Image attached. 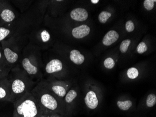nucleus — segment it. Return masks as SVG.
Returning <instances> with one entry per match:
<instances>
[{
	"mask_svg": "<svg viewBox=\"0 0 156 117\" xmlns=\"http://www.w3.org/2000/svg\"><path fill=\"white\" fill-rule=\"evenodd\" d=\"M8 77L10 81L12 103L35 87L32 79L17 66L11 69Z\"/></svg>",
	"mask_w": 156,
	"mask_h": 117,
	"instance_id": "1",
	"label": "nucleus"
},
{
	"mask_svg": "<svg viewBox=\"0 0 156 117\" xmlns=\"http://www.w3.org/2000/svg\"><path fill=\"white\" fill-rule=\"evenodd\" d=\"M13 104V114L20 117H42L45 113L30 92H26Z\"/></svg>",
	"mask_w": 156,
	"mask_h": 117,
	"instance_id": "2",
	"label": "nucleus"
},
{
	"mask_svg": "<svg viewBox=\"0 0 156 117\" xmlns=\"http://www.w3.org/2000/svg\"><path fill=\"white\" fill-rule=\"evenodd\" d=\"M30 92L44 112L49 113L57 112L58 102L53 95L50 93L46 82H39Z\"/></svg>",
	"mask_w": 156,
	"mask_h": 117,
	"instance_id": "3",
	"label": "nucleus"
},
{
	"mask_svg": "<svg viewBox=\"0 0 156 117\" xmlns=\"http://www.w3.org/2000/svg\"><path fill=\"white\" fill-rule=\"evenodd\" d=\"M3 55L11 68L16 67L19 59V48L17 41L14 36L0 42Z\"/></svg>",
	"mask_w": 156,
	"mask_h": 117,
	"instance_id": "4",
	"label": "nucleus"
},
{
	"mask_svg": "<svg viewBox=\"0 0 156 117\" xmlns=\"http://www.w3.org/2000/svg\"><path fill=\"white\" fill-rule=\"evenodd\" d=\"M16 15L7 2L0 1V27L13 25Z\"/></svg>",
	"mask_w": 156,
	"mask_h": 117,
	"instance_id": "5",
	"label": "nucleus"
},
{
	"mask_svg": "<svg viewBox=\"0 0 156 117\" xmlns=\"http://www.w3.org/2000/svg\"><path fill=\"white\" fill-rule=\"evenodd\" d=\"M23 70L31 79L34 77L41 78V73L37 63L32 58L24 57L21 61Z\"/></svg>",
	"mask_w": 156,
	"mask_h": 117,
	"instance_id": "6",
	"label": "nucleus"
},
{
	"mask_svg": "<svg viewBox=\"0 0 156 117\" xmlns=\"http://www.w3.org/2000/svg\"><path fill=\"white\" fill-rule=\"evenodd\" d=\"M12 103L10 81L8 77L0 79V102Z\"/></svg>",
	"mask_w": 156,
	"mask_h": 117,
	"instance_id": "7",
	"label": "nucleus"
},
{
	"mask_svg": "<svg viewBox=\"0 0 156 117\" xmlns=\"http://www.w3.org/2000/svg\"><path fill=\"white\" fill-rule=\"evenodd\" d=\"M12 68L6 61L0 45V79L7 77Z\"/></svg>",
	"mask_w": 156,
	"mask_h": 117,
	"instance_id": "8",
	"label": "nucleus"
},
{
	"mask_svg": "<svg viewBox=\"0 0 156 117\" xmlns=\"http://www.w3.org/2000/svg\"><path fill=\"white\" fill-rule=\"evenodd\" d=\"M90 29L89 26L86 24H82L73 29L72 34L74 38L80 39L86 37L90 33Z\"/></svg>",
	"mask_w": 156,
	"mask_h": 117,
	"instance_id": "9",
	"label": "nucleus"
},
{
	"mask_svg": "<svg viewBox=\"0 0 156 117\" xmlns=\"http://www.w3.org/2000/svg\"><path fill=\"white\" fill-rule=\"evenodd\" d=\"M70 16L73 20L79 22H83L88 18V12L85 9H74L70 13Z\"/></svg>",
	"mask_w": 156,
	"mask_h": 117,
	"instance_id": "10",
	"label": "nucleus"
},
{
	"mask_svg": "<svg viewBox=\"0 0 156 117\" xmlns=\"http://www.w3.org/2000/svg\"><path fill=\"white\" fill-rule=\"evenodd\" d=\"M63 69V64L58 59H53L49 61L45 67L46 73L51 74L56 72H59Z\"/></svg>",
	"mask_w": 156,
	"mask_h": 117,
	"instance_id": "11",
	"label": "nucleus"
},
{
	"mask_svg": "<svg viewBox=\"0 0 156 117\" xmlns=\"http://www.w3.org/2000/svg\"><path fill=\"white\" fill-rule=\"evenodd\" d=\"M85 103L90 109H95L98 105V100L95 92L93 91L87 92L85 97Z\"/></svg>",
	"mask_w": 156,
	"mask_h": 117,
	"instance_id": "12",
	"label": "nucleus"
},
{
	"mask_svg": "<svg viewBox=\"0 0 156 117\" xmlns=\"http://www.w3.org/2000/svg\"><path fill=\"white\" fill-rule=\"evenodd\" d=\"M119 34L115 31H110L107 33L103 38L102 42L106 46H109L116 42L119 38Z\"/></svg>",
	"mask_w": 156,
	"mask_h": 117,
	"instance_id": "13",
	"label": "nucleus"
},
{
	"mask_svg": "<svg viewBox=\"0 0 156 117\" xmlns=\"http://www.w3.org/2000/svg\"><path fill=\"white\" fill-rule=\"evenodd\" d=\"M15 31L16 28L13 27V25L0 27V42L5 40L11 35L13 36Z\"/></svg>",
	"mask_w": 156,
	"mask_h": 117,
	"instance_id": "14",
	"label": "nucleus"
},
{
	"mask_svg": "<svg viewBox=\"0 0 156 117\" xmlns=\"http://www.w3.org/2000/svg\"><path fill=\"white\" fill-rule=\"evenodd\" d=\"M70 59L74 64L79 65L84 62L85 57L79 50L74 49L70 52Z\"/></svg>",
	"mask_w": 156,
	"mask_h": 117,
	"instance_id": "15",
	"label": "nucleus"
},
{
	"mask_svg": "<svg viewBox=\"0 0 156 117\" xmlns=\"http://www.w3.org/2000/svg\"><path fill=\"white\" fill-rule=\"evenodd\" d=\"M51 89L55 95L59 97H64L66 94V87L58 83L52 84L51 87Z\"/></svg>",
	"mask_w": 156,
	"mask_h": 117,
	"instance_id": "16",
	"label": "nucleus"
},
{
	"mask_svg": "<svg viewBox=\"0 0 156 117\" xmlns=\"http://www.w3.org/2000/svg\"><path fill=\"white\" fill-rule=\"evenodd\" d=\"M117 104L119 109L122 111L128 110L132 106V102L130 100H126L124 101H118Z\"/></svg>",
	"mask_w": 156,
	"mask_h": 117,
	"instance_id": "17",
	"label": "nucleus"
},
{
	"mask_svg": "<svg viewBox=\"0 0 156 117\" xmlns=\"http://www.w3.org/2000/svg\"><path fill=\"white\" fill-rule=\"evenodd\" d=\"M77 96V93L74 90H71L66 93L65 96V101L66 103L70 104L76 98Z\"/></svg>",
	"mask_w": 156,
	"mask_h": 117,
	"instance_id": "18",
	"label": "nucleus"
},
{
	"mask_svg": "<svg viewBox=\"0 0 156 117\" xmlns=\"http://www.w3.org/2000/svg\"><path fill=\"white\" fill-rule=\"evenodd\" d=\"M112 16V14L107 11H102L99 14L98 18L100 22L102 24H105L107 22L108 18H110Z\"/></svg>",
	"mask_w": 156,
	"mask_h": 117,
	"instance_id": "19",
	"label": "nucleus"
},
{
	"mask_svg": "<svg viewBox=\"0 0 156 117\" xmlns=\"http://www.w3.org/2000/svg\"><path fill=\"white\" fill-rule=\"evenodd\" d=\"M156 104V96L154 94L148 95L146 99V104L149 107H153Z\"/></svg>",
	"mask_w": 156,
	"mask_h": 117,
	"instance_id": "20",
	"label": "nucleus"
},
{
	"mask_svg": "<svg viewBox=\"0 0 156 117\" xmlns=\"http://www.w3.org/2000/svg\"><path fill=\"white\" fill-rule=\"evenodd\" d=\"M138 75H139V72L135 68H131L127 71V75L130 79H135L137 78Z\"/></svg>",
	"mask_w": 156,
	"mask_h": 117,
	"instance_id": "21",
	"label": "nucleus"
},
{
	"mask_svg": "<svg viewBox=\"0 0 156 117\" xmlns=\"http://www.w3.org/2000/svg\"><path fill=\"white\" fill-rule=\"evenodd\" d=\"M131 43V40L129 39H126L123 40L121 44L120 45V50L122 53H125L127 52L129 46Z\"/></svg>",
	"mask_w": 156,
	"mask_h": 117,
	"instance_id": "22",
	"label": "nucleus"
},
{
	"mask_svg": "<svg viewBox=\"0 0 156 117\" xmlns=\"http://www.w3.org/2000/svg\"><path fill=\"white\" fill-rule=\"evenodd\" d=\"M104 65L105 67L108 69H112L114 67L115 62L112 58L109 57V58H107L104 60Z\"/></svg>",
	"mask_w": 156,
	"mask_h": 117,
	"instance_id": "23",
	"label": "nucleus"
},
{
	"mask_svg": "<svg viewBox=\"0 0 156 117\" xmlns=\"http://www.w3.org/2000/svg\"><path fill=\"white\" fill-rule=\"evenodd\" d=\"M154 1L153 0H145L144 2V6L146 10L150 11L154 7Z\"/></svg>",
	"mask_w": 156,
	"mask_h": 117,
	"instance_id": "24",
	"label": "nucleus"
},
{
	"mask_svg": "<svg viewBox=\"0 0 156 117\" xmlns=\"http://www.w3.org/2000/svg\"><path fill=\"white\" fill-rule=\"evenodd\" d=\"M147 46L144 42H141L137 47V51L139 54H143L147 50Z\"/></svg>",
	"mask_w": 156,
	"mask_h": 117,
	"instance_id": "25",
	"label": "nucleus"
},
{
	"mask_svg": "<svg viewBox=\"0 0 156 117\" xmlns=\"http://www.w3.org/2000/svg\"><path fill=\"white\" fill-rule=\"evenodd\" d=\"M41 40L43 42H47L50 39V35L46 30L43 31L40 33Z\"/></svg>",
	"mask_w": 156,
	"mask_h": 117,
	"instance_id": "26",
	"label": "nucleus"
},
{
	"mask_svg": "<svg viewBox=\"0 0 156 117\" xmlns=\"http://www.w3.org/2000/svg\"><path fill=\"white\" fill-rule=\"evenodd\" d=\"M125 28H126V31L128 32H132L135 29V25L133 22L131 20L127 21L125 24Z\"/></svg>",
	"mask_w": 156,
	"mask_h": 117,
	"instance_id": "27",
	"label": "nucleus"
},
{
	"mask_svg": "<svg viewBox=\"0 0 156 117\" xmlns=\"http://www.w3.org/2000/svg\"><path fill=\"white\" fill-rule=\"evenodd\" d=\"M42 117H59L58 116H54L53 113H49V112H45L44 114Z\"/></svg>",
	"mask_w": 156,
	"mask_h": 117,
	"instance_id": "28",
	"label": "nucleus"
},
{
	"mask_svg": "<svg viewBox=\"0 0 156 117\" xmlns=\"http://www.w3.org/2000/svg\"><path fill=\"white\" fill-rule=\"evenodd\" d=\"M91 2L94 3V4H97V3L99 2V0H91Z\"/></svg>",
	"mask_w": 156,
	"mask_h": 117,
	"instance_id": "29",
	"label": "nucleus"
},
{
	"mask_svg": "<svg viewBox=\"0 0 156 117\" xmlns=\"http://www.w3.org/2000/svg\"><path fill=\"white\" fill-rule=\"evenodd\" d=\"M13 117H20L18 116V115H16V114H13Z\"/></svg>",
	"mask_w": 156,
	"mask_h": 117,
	"instance_id": "30",
	"label": "nucleus"
}]
</instances>
